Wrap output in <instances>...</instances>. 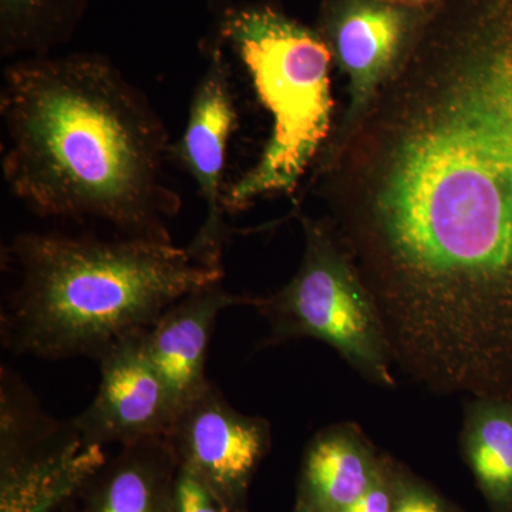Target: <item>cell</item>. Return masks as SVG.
Returning <instances> with one entry per match:
<instances>
[{"mask_svg":"<svg viewBox=\"0 0 512 512\" xmlns=\"http://www.w3.org/2000/svg\"><path fill=\"white\" fill-rule=\"evenodd\" d=\"M313 170L394 366L436 394L512 397V0H439Z\"/></svg>","mask_w":512,"mask_h":512,"instance_id":"obj_1","label":"cell"},{"mask_svg":"<svg viewBox=\"0 0 512 512\" xmlns=\"http://www.w3.org/2000/svg\"><path fill=\"white\" fill-rule=\"evenodd\" d=\"M2 171L39 217L99 220L120 237L173 242L181 197L167 183L171 140L146 94L93 53L23 57L0 86Z\"/></svg>","mask_w":512,"mask_h":512,"instance_id":"obj_2","label":"cell"},{"mask_svg":"<svg viewBox=\"0 0 512 512\" xmlns=\"http://www.w3.org/2000/svg\"><path fill=\"white\" fill-rule=\"evenodd\" d=\"M2 345L16 356L99 360L150 329L224 266L174 242L23 232L2 249Z\"/></svg>","mask_w":512,"mask_h":512,"instance_id":"obj_3","label":"cell"},{"mask_svg":"<svg viewBox=\"0 0 512 512\" xmlns=\"http://www.w3.org/2000/svg\"><path fill=\"white\" fill-rule=\"evenodd\" d=\"M212 32L247 70L272 119L254 167L225 187V210L238 212L259 198L292 195L315 167L335 127L333 59L318 30L268 2L229 6Z\"/></svg>","mask_w":512,"mask_h":512,"instance_id":"obj_4","label":"cell"},{"mask_svg":"<svg viewBox=\"0 0 512 512\" xmlns=\"http://www.w3.org/2000/svg\"><path fill=\"white\" fill-rule=\"evenodd\" d=\"M305 248L291 281L255 309L268 323L265 346L315 339L335 349L367 382L396 387L393 356L372 293L326 218L298 212Z\"/></svg>","mask_w":512,"mask_h":512,"instance_id":"obj_5","label":"cell"},{"mask_svg":"<svg viewBox=\"0 0 512 512\" xmlns=\"http://www.w3.org/2000/svg\"><path fill=\"white\" fill-rule=\"evenodd\" d=\"M2 512H43L103 466V447L83 439L73 420L53 419L28 384L0 376Z\"/></svg>","mask_w":512,"mask_h":512,"instance_id":"obj_6","label":"cell"},{"mask_svg":"<svg viewBox=\"0 0 512 512\" xmlns=\"http://www.w3.org/2000/svg\"><path fill=\"white\" fill-rule=\"evenodd\" d=\"M434 6L410 8L384 0L320 2L315 29L328 46L333 64L349 80L348 106L320 156L336 150L350 136L384 84L399 72Z\"/></svg>","mask_w":512,"mask_h":512,"instance_id":"obj_7","label":"cell"},{"mask_svg":"<svg viewBox=\"0 0 512 512\" xmlns=\"http://www.w3.org/2000/svg\"><path fill=\"white\" fill-rule=\"evenodd\" d=\"M224 47L214 32L204 43L207 67L192 94L184 133L170 147V158L191 175L207 205L205 220L188 247L215 265H222L228 234L224 171L228 140L237 127L231 70Z\"/></svg>","mask_w":512,"mask_h":512,"instance_id":"obj_8","label":"cell"},{"mask_svg":"<svg viewBox=\"0 0 512 512\" xmlns=\"http://www.w3.org/2000/svg\"><path fill=\"white\" fill-rule=\"evenodd\" d=\"M271 436L268 420L238 412L212 382L167 433L180 466L200 477L225 507L238 504Z\"/></svg>","mask_w":512,"mask_h":512,"instance_id":"obj_9","label":"cell"},{"mask_svg":"<svg viewBox=\"0 0 512 512\" xmlns=\"http://www.w3.org/2000/svg\"><path fill=\"white\" fill-rule=\"evenodd\" d=\"M144 332L120 340L97 360L99 389L87 409L73 419L83 439L93 446H128L167 436L174 423L173 403L148 359Z\"/></svg>","mask_w":512,"mask_h":512,"instance_id":"obj_10","label":"cell"},{"mask_svg":"<svg viewBox=\"0 0 512 512\" xmlns=\"http://www.w3.org/2000/svg\"><path fill=\"white\" fill-rule=\"evenodd\" d=\"M256 302L258 296L235 295L214 282L175 302L144 332V348L170 394L175 419L211 384L205 367L218 316L232 306L255 308Z\"/></svg>","mask_w":512,"mask_h":512,"instance_id":"obj_11","label":"cell"},{"mask_svg":"<svg viewBox=\"0 0 512 512\" xmlns=\"http://www.w3.org/2000/svg\"><path fill=\"white\" fill-rule=\"evenodd\" d=\"M379 476L365 434L353 423L319 431L306 451L303 480L312 503L340 512L372 487Z\"/></svg>","mask_w":512,"mask_h":512,"instance_id":"obj_12","label":"cell"},{"mask_svg":"<svg viewBox=\"0 0 512 512\" xmlns=\"http://www.w3.org/2000/svg\"><path fill=\"white\" fill-rule=\"evenodd\" d=\"M461 447L495 512H512V397H468Z\"/></svg>","mask_w":512,"mask_h":512,"instance_id":"obj_13","label":"cell"},{"mask_svg":"<svg viewBox=\"0 0 512 512\" xmlns=\"http://www.w3.org/2000/svg\"><path fill=\"white\" fill-rule=\"evenodd\" d=\"M167 436L123 446V453L94 495L90 512H170L168 473L177 466Z\"/></svg>","mask_w":512,"mask_h":512,"instance_id":"obj_14","label":"cell"},{"mask_svg":"<svg viewBox=\"0 0 512 512\" xmlns=\"http://www.w3.org/2000/svg\"><path fill=\"white\" fill-rule=\"evenodd\" d=\"M87 8L89 0H0V56H50L72 39Z\"/></svg>","mask_w":512,"mask_h":512,"instance_id":"obj_15","label":"cell"},{"mask_svg":"<svg viewBox=\"0 0 512 512\" xmlns=\"http://www.w3.org/2000/svg\"><path fill=\"white\" fill-rule=\"evenodd\" d=\"M225 504L200 477L180 467L171 488L170 512H224Z\"/></svg>","mask_w":512,"mask_h":512,"instance_id":"obj_16","label":"cell"},{"mask_svg":"<svg viewBox=\"0 0 512 512\" xmlns=\"http://www.w3.org/2000/svg\"><path fill=\"white\" fill-rule=\"evenodd\" d=\"M394 504L389 488L383 483L382 477L377 476L375 483L355 503L343 508L340 512H393Z\"/></svg>","mask_w":512,"mask_h":512,"instance_id":"obj_17","label":"cell"},{"mask_svg":"<svg viewBox=\"0 0 512 512\" xmlns=\"http://www.w3.org/2000/svg\"><path fill=\"white\" fill-rule=\"evenodd\" d=\"M393 512H448L437 498L417 488H407L396 500Z\"/></svg>","mask_w":512,"mask_h":512,"instance_id":"obj_18","label":"cell"},{"mask_svg":"<svg viewBox=\"0 0 512 512\" xmlns=\"http://www.w3.org/2000/svg\"><path fill=\"white\" fill-rule=\"evenodd\" d=\"M384 2L394 3V5L410 6V8H431L437 5L439 0H384Z\"/></svg>","mask_w":512,"mask_h":512,"instance_id":"obj_19","label":"cell"},{"mask_svg":"<svg viewBox=\"0 0 512 512\" xmlns=\"http://www.w3.org/2000/svg\"><path fill=\"white\" fill-rule=\"evenodd\" d=\"M232 5H234V3H232V0H210V9L217 16L220 15V13L224 12V10H227L229 6Z\"/></svg>","mask_w":512,"mask_h":512,"instance_id":"obj_20","label":"cell"},{"mask_svg":"<svg viewBox=\"0 0 512 512\" xmlns=\"http://www.w3.org/2000/svg\"><path fill=\"white\" fill-rule=\"evenodd\" d=\"M301 512H311V511H309V510H302Z\"/></svg>","mask_w":512,"mask_h":512,"instance_id":"obj_21","label":"cell"}]
</instances>
